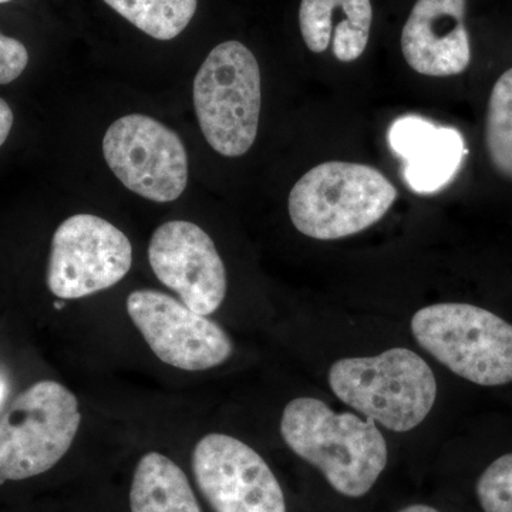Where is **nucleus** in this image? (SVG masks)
Segmentation results:
<instances>
[{
	"label": "nucleus",
	"mask_w": 512,
	"mask_h": 512,
	"mask_svg": "<svg viewBox=\"0 0 512 512\" xmlns=\"http://www.w3.org/2000/svg\"><path fill=\"white\" fill-rule=\"evenodd\" d=\"M286 446L318 468L336 493L360 498L387 466L389 448L375 421L355 413H335L316 397H298L281 417Z\"/></svg>",
	"instance_id": "1"
},
{
	"label": "nucleus",
	"mask_w": 512,
	"mask_h": 512,
	"mask_svg": "<svg viewBox=\"0 0 512 512\" xmlns=\"http://www.w3.org/2000/svg\"><path fill=\"white\" fill-rule=\"evenodd\" d=\"M328 383L340 402L394 433L420 426L437 399L433 370L423 357L404 348L336 360Z\"/></svg>",
	"instance_id": "2"
},
{
	"label": "nucleus",
	"mask_w": 512,
	"mask_h": 512,
	"mask_svg": "<svg viewBox=\"0 0 512 512\" xmlns=\"http://www.w3.org/2000/svg\"><path fill=\"white\" fill-rule=\"evenodd\" d=\"M396 198V187L375 167L329 161L293 185L289 217L305 237L335 241L375 225Z\"/></svg>",
	"instance_id": "3"
},
{
	"label": "nucleus",
	"mask_w": 512,
	"mask_h": 512,
	"mask_svg": "<svg viewBox=\"0 0 512 512\" xmlns=\"http://www.w3.org/2000/svg\"><path fill=\"white\" fill-rule=\"evenodd\" d=\"M192 103L212 150L229 158L245 156L258 136L262 107L254 53L238 40L215 46L195 74Z\"/></svg>",
	"instance_id": "4"
},
{
	"label": "nucleus",
	"mask_w": 512,
	"mask_h": 512,
	"mask_svg": "<svg viewBox=\"0 0 512 512\" xmlns=\"http://www.w3.org/2000/svg\"><path fill=\"white\" fill-rule=\"evenodd\" d=\"M421 348L454 375L478 386L512 382V325L470 303H436L410 323Z\"/></svg>",
	"instance_id": "5"
},
{
	"label": "nucleus",
	"mask_w": 512,
	"mask_h": 512,
	"mask_svg": "<svg viewBox=\"0 0 512 512\" xmlns=\"http://www.w3.org/2000/svg\"><path fill=\"white\" fill-rule=\"evenodd\" d=\"M82 424L76 394L40 380L13 400L0 420V484L40 476L72 447Z\"/></svg>",
	"instance_id": "6"
},
{
	"label": "nucleus",
	"mask_w": 512,
	"mask_h": 512,
	"mask_svg": "<svg viewBox=\"0 0 512 512\" xmlns=\"http://www.w3.org/2000/svg\"><path fill=\"white\" fill-rule=\"evenodd\" d=\"M103 156L111 173L134 194L158 204L183 195L188 154L180 136L146 114H127L103 137Z\"/></svg>",
	"instance_id": "7"
},
{
	"label": "nucleus",
	"mask_w": 512,
	"mask_h": 512,
	"mask_svg": "<svg viewBox=\"0 0 512 512\" xmlns=\"http://www.w3.org/2000/svg\"><path fill=\"white\" fill-rule=\"evenodd\" d=\"M133 265V247L121 229L93 214H76L56 229L46 282L63 301L113 288Z\"/></svg>",
	"instance_id": "8"
},
{
	"label": "nucleus",
	"mask_w": 512,
	"mask_h": 512,
	"mask_svg": "<svg viewBox=\"0 0 512 512\" xmlns=\"http://www.w3.org/2000/svg\"><path fill=\"white\" fill-rule=\"evenodd\" d=\"M126 308L148 348L165 365L205 372L224 365L234 353V343L217 322L167 293L137 289L128 295Z\"/></svg>",
	"instance_id": "9"
},
{
	"label": "nucleus",
	"mask_w": 512,
	"mask_h": 512,
	"mask_svg": "<svg viewBox=\"0 0 512 512\" xmlns=\"http://www.w3.org/2000/svg\"><path fill=\"white\" fill-rule=\"evenodd\" d=\"M192 471L215 512H286L284 491L261 454L229 434L201 437Z\"/></svg>",
	"instance_id": "10"
},
{
	"label": "nucleus",
	"mask_w": 512,
	"mask_h": 512,
	"mask_svg": "<svg viewBox=\"0 0 512 512\" xmlns=\"http://www.w3.org/2000/svg\"><path fill=\"white\" fill-rule=\"evenodd\" d=\"M148 262L185 306L210 316L227 296V269L207 232L190 221L164 222L151 235Z\"/></svg>",
	"instance_id": "11"
},
{
	"label": "nucleus",
	"mask_w": 512,
	"mask_h": 512,
	"mask_svg": "<svg viewBox=\"0 0 512 512\" xmlns=\"http://www.w3.org/2000/svg\"><path fill=\"white\" fill-rule=\"evenodd\" d=\"M467 0H417L404 25L400 47L419 74L450 77L470 66Z\"/></svg>",
	"instance_id": "12"
},
{
	"label": "nucleus",
	"mask_w": 512,
	"mask_h": 512,
	"mask_svg": "<svg viewBox=\"0 0 512 512\" xmlns=\"http://www.w3.org/2000/svg\"><path fill=\"white\" fill-rule=\"evenodd\" d=\"M387 140L393 153L402 158L404 180L416 194H433L446 187L467 156L460 131L437 126L416 114L394 121Z\"/></svg>",
	"instance_id": "13"
},
{
	"label": "nucleus",
	"mask_w": 512,
	"mask_h": 512,
	"mask_svg": "<svg viewBox=\"0 0 512 512\" xmlns=\"http://www.w3.org/2000/svg\"><path fill=\"white\" fill-rule=\"evenodd\" d=\"M372 0H302L299 28L306 47L323 53L332 45L339 62L352 63L365 53L372 32Z\"/></svg>",
	"instance_id": "14"
},
{
	"label": "nucleus",
	"mask_w": 512,
	"mask_h": 512,
	"mask_svg": "<svg viewBox=\"0 0 512 512\" xmlns=\"http://www.w3.org/2000/svg\"><path fill=\"white\" fill-rule=\"evenodd\" d=\"M131 512H202L181 467L158 451L138 460L130 488Z\"/></svg>",
	"instance_id": "15"
},
{
	"label": "nucleus",
	"mask_w": 512,
	"mask_h": 512,
	"mask_svg": "<svg viewBox=\"0 0 512 512\" xmlns=\"http://www.w3.org/2000/svg\"><path fill=\"white\" fill-rule=\"evenodd\" d=\"M153 39L173 40L190 25L198 0H103Z\"/></svg>",
	"instance_id": "16"
},
{
	"label": "nucleus",
	"mask_w": 512,
	"mask_h": 512,
	"mask_svg": "<svg viewBox=\"0 0 512 512\" xmlns=\"http://www.w3.org/2000/svg\"><path fill=\"white\" fill-rule=\"evenodd\" d=\"M485 144L495 170L512 180V67L491 90L485 121Z\"/></svg>",
	"instance_id": "17"
},
{
	"label": "nucleus",
	"mask_w": 512,
	"mask_h": 512,
	"mask_svg": "<svg viewBox=\"0 0 512 512\" xmlns=\"http://www.w3.org/2000/svg\"><path fill=\"white\" fill-rule=\"evenodd\" d=\"M476 493L484 512H512V453L498 457L485 468Z\"/></svg>",
	"instance_id": "18"
},
{
	"label": "nucleus",
	"mask_w": 512,
	"mask_h": 512,
	"mask_svg": "<svg viewBox=\"0 0 512 512\" xmlns=\"http://www.w3.org/2000/svg\"><path fill=\"white\" fill-rule=\"evenodd\" d=\"M29 52L19 40L0 33V84L15 82L25 72Z\"/></svg>",
	"instance_id": "19"
},
{
	"label": "nucleus",
	"mask_w": 512,
	"mask_h": 512,
	"mask_svg": "<svg viewBox=\"0 0 512 512\" xmlns=\"http://www.w3.org/2000/svg\"><path fill=\"white\" fill-rule=\"evenodd\" d=\"M13 127V111L8 101L0 99V147L8 140L10 130Z\"/></svg>",
	"instance_id": "20"
},
{
	"label": "nucleus",
	"mask_w": 512,
	"mask_h": 512,
	"mask_svg": "<svg viewBox=\"0 0 512 512\" xmlns=\"http://www.w3.org/2000/svg\"><path fill=\"white\" fill-rule=\"evenodd\" d=\"M9 393V380L8 376L0 370V409H2L3 403H5L6 396Z\"/></svg>",
	"instance_id": "21"
},
{
	"label": "nucleus",
	"mask_w": 512,
	"mask_h": 512,
	"mask_svg": "<svg viewBox=\"0 0 512 512\" xmlns=\"http://www.w3.org/2000/svg\"><path fill=\"white\" fill-rule=\"evenodd\" d=\"M399 512H440L437 508L431 507V505L426 504H413L409 505V507H404L403 510Z\"/></svg>",
	"instance_id": "22"
},
{
	"label": "nucleus",
	"mask_w": 512,
	"mask_h": 512,
	"mask_svg": "<svg viewBox=\"0 0 512 512\" xmlns=\"http://www.w3.org/2000/svg\"><path fill=\"white\" fill-rule=\"evenodd\" d=\"M8 2H12V0H0V3H8Z\"/></svg>",
	"instance_id": "23"
}]
</instances>
